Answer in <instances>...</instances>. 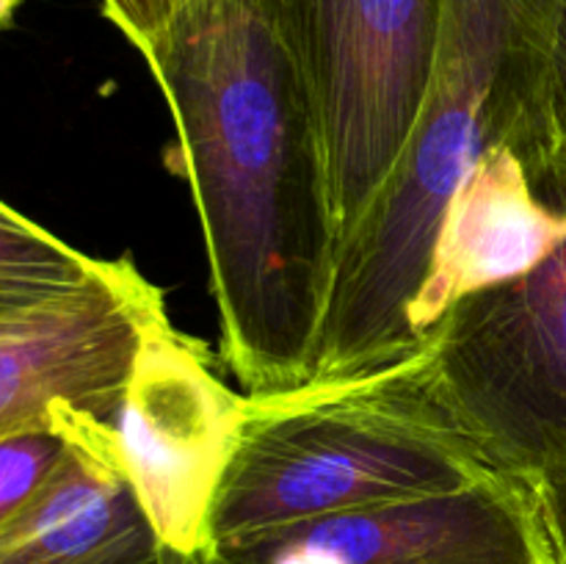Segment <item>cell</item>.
Segmentation results:
<instances>
[{
    "instance_id": "1",
    "label": "cell",
    "mask_w": 566,
    "mask_h": 564,
    "mask_svg": "<svg viewBox=\"0 0 566 564\" xmlns=\"http://www.w3.org/2000/svg\"><path fill=\"white\" fill-rule=\"evenodd\" d=\"M142 59L202 224L221 359L249 396L304 387L340 221L302 72L258 0H180Z\"/></svg>"
},
{
    "instance_id": "2",
    "label": "cell",
    "mask_w": 566,
    "mask_h": 564,
    "mask_svg": "<svg viewBox=\"0 0 566 564\" xmlns=\"http://www.w3.org/2000/svg\"><path fill=\"white\" fill-rule=\"evenodd\" d=\"M562 0H446L440 55L390 177L346 238L307 385L357 379L418 352L415 302L448 202L525 125Z\"/></svg>"
},
{
    "instance_id": "3",
    "label": "cell",
    "mask_w": 566,
    "mask_h": 564,
    "mask_svg": "<svg viewBox=\"0 0 566 564\" xmlns=\"http://www.w3.org/2000/svg\"><path fill=\"white\" fill-rule=\"evenodd\" d=\"M495 476L437 398L423 337L374 374L252 396L210 514V547Z\"/></svg>"
},
{
    "instance_id": "4",
    "label": "cell",
    "mask_w": 566,
    "mask_h": 564,
    "mask_svg": "<svg viewBox=\"0 0 566 564\" xmlns=\"http://www.w3.org/2000/svg\"><path fill=\"white\" fill-rule=\"evenodd\" d=\"M304 77L340 249L390 177L440 55L446 0H258Z\"/></svg>"
},
{
    "instance_id": "5",
    "label": "cell",
    "mask_w": 566,
    "mask_h": 564,
    "mask_svg": "<svg viewBox=\"0 0 566 564\" xmlns=\"http://www.w3.org/2000/svg\"><path fill=\"white\" fill-rule=\"evenodd\" d=\"M440 404L512 479H566V243L453 304L426 335Z\"/></svg>"
},
{
    "instance_id": "6",
    "label": "cell",
    "mask_w": 566,
    "mask_h": 564,
    "mask_svg": "<svg viewBox=\"0 0 566 564\" xmlns=\"http://www.w3.org/2000/svg\"><path fill=\"white\" fill-rule=\"evenodd\" d=\"M249 412L252 396L221 379L208 346L164 318L103 420L155 534L191 562L210 547V514Z\"/></svg>"
},
{
    "instance_id": "7",
    "label": "cell",
    "mask_w": 566,
    "mask_h": 564,
    "mask_svg": "<svg viewBox=\"0 0 566 564\" xmlns=\"http://www.w3.org/2000/svg\"><path fill=\"white\" fill-rule=\"evenodd\" d=\"M193 564H553L534 484L495 476L448 495L326 514L213 545Z\"/></svg>"
},
{
    "instance_id": "8",
    "label": "cell",
    "mask_w": 566,
    "mask_h": 564,
    "mask_svg": "<svg viewBox=\"0 0 566 564\" xmlns=\"http://www.w3.org/2000/svg\"><path fill=\"white\" fill-rule=\"evenodd\" d=\"M169 318L166 296L130 254L99 260L92 280L0 315V440L50 426L55 404L105 420L144 337Z\"/></svg>"
},
{
    "instance_id": "9",
    "label": "cell",
    "mask_w": 566,
    "mask_h": 564,
    "mask_svg": "<svg viewBox=\"0 0 566 564\" xmlns=\"http://www.w3.org/2000/svg\"><path fill=\"white\" fill-rule=\"evenodd\" d=\"M70 451L36 498L0 525V564H193L164 545L127 484L105 424L55 404Z\"/></svg>"
},
{
    "instance_id": "10",
    "label": "cell",
    "mask_w": 566,
    "mask_h": 564,
    "mask_svg": "<svg viewBox=\"0 0 566 564\" xmlns=\"http://www.w3.org/2000/svg\"><path fill=\"white\" fill-rule=\"evenodd\" d=\"M564 243L566 213L534 191L520 155L497 144L448 202L409 307V332L423 343L453 304L528 274Z\"/></svg>"
},
{
    "instance_id": "11",
    "label": "cell",
    "mask_w": 566,
    "mask_h": 564,
    "mask_svg": "<svg viewBox=\"0 0 566 564\" xmlns=\"http://www.w3.org/2000/svg\"><path fill=\"white\" fill-rule=\"evenodd\" d=\"M99 258L77 252L0 202V315L33 307L92 280Z\"/></svg>"
},
{
    "instance_id": "12",
    "label": "cell",
    "mask_w": 566,
    "mask_h": 564,
    "mask_svg": "<svg viewBox=\"0 0 566 564\" xmlns=\"http://www.w3.org/2000/svg\"><path fill=\"white\" fill-rule=\"evenodd\" d=\"M512 149L523 160L534 191L566 213V0L558 3L534 97Z\"/></svg>"
},
{
    "instance_id": "13",
    "label": "cell",
    "mask_w": 566,
    "mask_h": 564,
    "mask_svg": "<svg viewBox=\"0 0 566 564\" xmlns=\"http://www.w3.org/2000/svg\"><path fill=\"white\" fill-rule=\"evenodd\" d=\"M70 451V437L50 426L0 440V525L9 523L53 479Z\"/></svg>"
},
{
    "instance_id": "14",
    "label": "cell",
    "mask_w": 566,
    "mask_h": 564,
    "mask_svg": "<svg viewBox=\"0 0 566 564\" xmlns=\"http://www.w3.org/2000/svg\"><path fill=\"white\" fill-rule=\"evenodd\" d=\"M99 3L103 14L119 28L122 36L138 53H144L171 20L180 0H99Z\"/></svg>"
},
{
    "instance_id": "15",
    "label": "cell",
    "mask_w": 566,
    "mask_h": 564,
    "mask_svg": "<svg viewBox=\"0 0 566 564\" xmlns=\"http://www.w3.org/2000/svg\"><path fill=\"white\" fill-rule=\"evenodd\" d=\"M536 506L553 564H566V479L536 481Z\"/></svg>"
},
{
    "instance_id": "16",
    "label": "cell",
    "mask_w": 566,
    "mask_h": 564,
    "mask_svg": "<svg viewBox=\"0 0 566 564\" xmlns=\"http://www.w3.org/2000/svg\"><path fill=\"white\" fill-rule=\"evenodd\" d=\"M25 3V0H0V31H3L6 25H11V20H14L17 9Z\"/></svg>"
}]
</instances>
